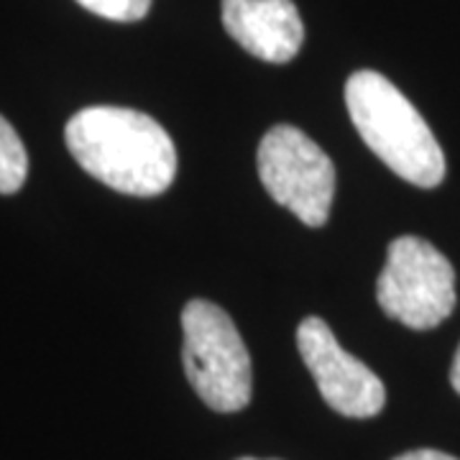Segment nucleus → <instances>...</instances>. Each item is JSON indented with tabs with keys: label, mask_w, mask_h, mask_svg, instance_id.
Instances as JSON below:
<instances>
[{
	"label": "nucleus",
	"mask_w": 460,
	"mask_h": 460,
	"mask_svg": "<svg viewBox=\"0 0 460 460\" xmlns=\"http://www.w3.org/2000/svg\"><path fill=\"white\" fill-rule=\"evenodd\" d=\"M450 384H453V389L460 394V345L456 358H453V368H450Z\"/></svg>",
	"instance_id": "obj_11"
},
{
	"label": "nucleus",
	"mask_w": 460,
	"mask_h": 460,
	"mask_svg": "<svg viewBox=\"0 0 460 460\" xmlns=\"http://www.w3.org/2000/svg\"><path fill=\"white\" fill-rule=\"evenodd\" d=\"M238 460H259V458H238Z\"/></svg>",
	"instance_id": "obj_12"
},
{
	"label": "nucleus",
	"mask_w": 460,
	"mask_h": 460,
	"mask_svg": "<svg viewBox=\"0 0 460 460\" xmlns=\"http://www.w3.org/2000/svg\"><path fill=\"white\" fill-rule=\"evenodd\" d=\"M223 26L248 54L271 65L292 62L305 41L292 0H223Z\"/></svg>",
	"instance_id": "obj_7"
},
{
	"label": "nucleus",
	"mask_w": 460,
	"mask_h": 460,
	"mask_svg": "<svg viewBox=\"0 0 460 460\" xmlns=\"http://www.w3.org/2000/svg\"><path fill=\"white\" fill-rule=\"evenodd\" d=\"M394 460H458L453 458V456H447V453H440V450H410V453H404V456H399Z\"/></svg>",
	"instance_id": "obj_10"
},
{
	"label": "nucleus",
	"mask_w": 460,
	"mask_h": 460,
	"mask_svg": "<svg viewBox=\"0 0 460 460\" xmlns=\"http://www.w3.org/2000/svg\"><path fill=\"white\" fill-rule=\"evenodd\" d=\"M256 166L263 190L305 226H325L335 198V166L296 126L279 123L259 144Z\"/></svg>",
	"instance_id": "obj_5"
},
{
	"label": "nucleus",
	"mask_w": 460,
	"mask_h": 460,
	"mask_svg": "<svg viewBox=\"0 0 460 460\" xmlns=\"http://www.w3.org/2000/svg\"><path fill=\"white\" fill-rule=\"evenodd\" d=\"M296 348L330 410L353 420L376 417L384 410L386 389L381 378L343 350L325 320L305 317L296 328Z\"/></svg>",
	"instance_id": "obj_6"
},
{
	"label": "nucleus",
	"mask_w": 460,
	"mask_h": 460,
	"mask_svg": "<svg viewBox=\"0 0 460 460\" xmlns=\"http://www.w3.org/2000/svg\"><path fill=\"white\" fill-rule=\"evenodd\" d=\"M29 174V154L16 128L0 115V195H13Z\"/></svg>",
	"instance_id": "obj_8"
},
{
	"label": "nucleus",
	"mask_w": 460,
	"mask_h": 460,
	"mask_svg": "<svg viewBox=\"0 0 460 460\" xmlns=\"http://www.w3.org/2000/svg\"><path fill=\"white\" fill-rule=\"evenodd\" d=\"M376 299L384 313L407 328H438L456 310L453 263L428 241L402 235L389 243Z\"/></svg>",
	"instance_id": "obj_4"
},
{
	"label": "nucleus",
	"mask_w": 460,
	"mask_h": 460,
	"mask_svg": "<svg viewBox=\"0 0 460 460\" xmlns=\"http://www.w3.org/2000/svg\"><path fill=\"white\" fill-rule=\"evenodd\" d=\"M181 361L198 396L215 411H241L251 402V356L226 310L192 299L181 310Z\"/></svg>",
	"instance_id": "obj_3"
},
{
	"label": "nucleus",
	"mask_w": 460,
	"mask_h": 460,
	"mask_svg": "<svg viewBox=\"0 0 460 460\" xmlns=\"http://www.w3.org/2000/svg\"><path fill=\"white\" fill-rule=\"evenodd\" d=\"M90 13L118 23H131L141 21L151 8V0H77Z\"/></svg>",
	"instance_id": "obj_9"
},
{
	"label": "nucleus",
	"mask_w": 460,
	"mask_h": 460,
	"mask_svg": "<svg viewBox=\"0 0 460 460\" xmlns=\"http://www.w3.org/2000/svg\"><path fill=\"white\" fill-rule=\"evenodd\" d=\"M348 115L384 164L410 184L438 187L445 180V154L425 118L402 90L374 69H361L345 83Z\"/></svg>",
	"instance_id": "obj_2"
},
{
	"label": "nucleus",
	"mask_w": 460,
	"mask_h": 460,
	"mask_svg": "<svg viewBox=\"0 0 460 460\" xmlns=\"http://www.w3.org/2000/svg\"><path fill=\"white\" fill-rule=\"evenodd\" d=\"M65 141L90 177L131 198H156L177 177V148L146 113L93 105L69 118Z\"/></svg>",
	"instance_id": "obj_1"
}]
</instances>
